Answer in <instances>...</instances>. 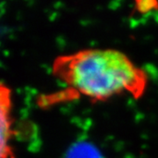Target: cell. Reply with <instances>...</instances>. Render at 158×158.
Returning <instances> with one entry per match:
<instances>
[{
	"label": "cell",
	"instance_id": "1",
	"mask_svg": "<svg viewBox=\"0 0 158 158\" xmlns=\"http://www.w3.org/2000/svg\"><path fill=\"white\" fill-rule=\"evenodd\" d=\"M51 72L66 87L63 98L84 97L93 102L126 94L139 99L148 84L146 71L114 48H85L58 56Z\"/></svg>",
	"mask_w": 158,
	"mask_h": 158
},
{
	"label": "cell",
	"instance_id": "2",
	"mask_svg": "<svg viewBox=\"0 0 158 158\" xmlns=\"http://www.w3.org/2000/svg\"><path fill=\"white\" fill-rule=\"evenodd\" d=\"M1 158H14L11 149V141L12 132L11 120V90L9 87L1 85Z\"/></svg>",
	"mask_w": 158,
	"mask_h": 158
}]
</instances>
